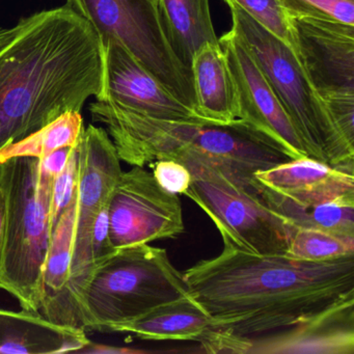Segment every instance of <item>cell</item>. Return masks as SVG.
I'll return each mask as SVG.
<instances>
[{
  "label": "cell",
  "mask_w": 354,
  "mask_h": 354,
  "mask_svg": "<svg viewBox=\"0 0 354 354\" xmlns=\"http://www.w3.org/2000/svg\"><path fill=\"white\" fill-rule=\"evenodd\" d=\"M75 212L76 201L64 211L53 229L43 266L40 313L57 324L82 329L69 300Z\"/></svg>",
  "instance_id": "17"
},
{
  "label": "cell",
  "mask_w": 354,
  "mask_h": 354,
  "mask_svg": "<svg viewBox=\"0 0 354 354\" xmlns=\"http://www.w3.org/2000/svg\"><path fill=\"white\" fill-rule=\"evenodd\" d=\"M94 121L104 124L120 159L145 167L176 153H194L250 179L291 160L270 138L241 120L219 124L204 119L162 121L96 101L90 107Z\"/></svg>",
  "instance_id": "3"
},
{
  "label": "cell",
  "mask_w": 354,
  "mask_h": 354,
  "mask_svg": "<svg viewBox=\"0 0 354 354\" xmlns=\"http://www.w3.org/2000/svg\"><path fill=\"white\" fill-rule=\"evenodd\" d=\"M6 225H7V203H6L5 194L0 187V262L3 258V246H5Z\"/></svg>",
  "instance_id": "31"
},
{
  "label": "cell",
  "mask_w": 354,
  "mask_h": 354,
  "mask_svg": "<svg viewBox=\"0 0 354 354\" xmlns=\"http://www.w3.org/2000/svg\"><path fill=\"white\" fill-rule=\"evenodd\" d=\"M218 42L235 84L238 120L270 138L291 158L310 157L291 119L237 32L232 28Z\"/></svg>",
  "instance_id": "12"
},
{
  "label": "cell",
  "mask_w": 354,
  "mask_h": 354,
  "mask_svg": "<svg viewBox=\"0 0 354 354\" xmlns=\"http://www.w3.org/2000/svg\"><path fill=\"white\" fill-rule=\"evenodd\" d=\"M101 50L102 84L96 101L162 121L201 119L119 42L106 41L101 45Z\"/></svg>",
  "instance_id": "13"
},
{
  "label": "cell",
  "mask_w": 354,
  "mask_h": 354,
  "mask_svg": "<svg viewBox=\"0 0 354 354\" xmlns=\"http://www.w3.org/2000/svg\"><path fill=\"white\" fill-rule=\"evenodd\" d=\"M15 34V28H0V48L5 46Z\"/></svg>",
  "instance_id": "32"
},
{
  "label": "cell",
  "mask_w": 354,
  "mask_h": 354,
  "mask_svg": "<svg viewBox=\"0 0 354 354\" xmlns=\"http://www.w3.org/2000/svg\"><path fill=\"white\" fill-rule=\"evenodd\" d=\"M77 146L80 176L69 300L82 326L80 301L95 271L92 260L93 229L101 209L109 204L111 192L123 171L115 145L103 128L94 125L84 128Z\"/></svg>",
  "instance_id": "9"
},
{
  "label": "cell",
  "mask_w": 354,
  "mask_h": 354,
  "mask_svg": "<svg viewBox=\"0 0 354 354\" xmlns=\"http://www.w3.org/2000/svg\"><path fill=\"white\" fill-rule=\"evenodd\" d=\"M210 329L254 337L289 328L354 297V254L310 262L230 246L183 273Z\"/></svg>",
  "instance_id": "1"
},
{
  "label": "cell",
  "mask_w": 354,
  "mask_h": 354,
  "mask_svg": "<svg viewBox=\"0 0 354 354\" xmlns=\"http://www.w3.org/2000/svg\"><path fill=\"white\" fill-rule=\"evenodd\" d=\"M252 19L295 50L293 32L281 0H232Z\"/></svg>",
  "instance_id": "25"
},
{
  "label": "cell",
  "mask_w": 354,
  "mask_h": 354,
  "mask_svg": "<svg viewBox=\"0 0 354 354\" xmlns=\"http://www.w3.org/2000/svg\"><path fill=\"white\" fill-rule=\"evenodd\" d=\"M66 6L90 24L101 45L109 40L119 42L196 113L192 70L180 62L169 44L158 0H68Z\"/></svg>",
  "instance_id": "8"
},
{
  "label": "cell",
  "mask_w": 354,
  "mask_h": 354,
  "mask_svg": "<svg viewBox=\"0 0 354 354\" xmlns=\"http://www.w3.org/2000/svg\"><path fill=\"white\" fill-rule=\"evenodd\" d=\"M78 176L80 156L78 146L76 145L70 154L65 169L53 179L51 185L50 221L53 229H55L64 211L69 208L77 198Z\"/></svg>",
  "instance_id": "26"
},
{
  "label": "cell",
  "mask_w": 354,
  "mask_h": 354,
  "mask_svg": "<svg viewBox=\"0 0 354 354\" xmlns=\"http://www.w3.org/2000/svg\"><path fill=\"white\" fill-rule=\"evenodd\" d=\"M354 254V236L322 230L297 227L292 233L285 256L294 260L321 262Z\"/></svg>",
  "instance_id": "23"
},
{
  "label": "cell",
  "mask_w": 354,
  "mask_h": 354,
  "mask_svg": "<svg viewBox=\"0 0 354 354\" xmlns=\"http://www.w3.org/2000/svg\"><path fill=\"white\" fill-rule=\"evenodd\" d=\"M198 342L208 353L353 354L354 297L274 333L237 337L208 329Z\"/></svg>",
  "instance_id": "11"
},
{
  "label": "cell",
  "mask_w": 354,
  "mask_h": 354,
  "mask_svg": "<svg viewBox=\"0 0 354 354\" xmlns=\"http://www.w3.org/2000/svg\"><path fill=\"white\" fill-rule=\"evenodd\" d=\"M323 102L337 131L354 148V95L330 97Z\"/></svg>",
  "instance_id": "28"
},
{
  "label": "cell",
  "mask_w": 354,
  "mask_h": 354,
  "mask_svg": "<svg viewBox=\"0 0 354 354\" xmlns=\"http://www.w3.org/2000/svg\"><path fill=\"white\" fill-rule=\"evenodd\" d=\"M189 290L165 248H120L95 269L80 301L84 330L115 333L157 306L189 299Z\"/></svg>",
  "instance_id": "5"
},
{
  "label": "cell",
  "mask_w": 354,
  "mask_h": 354,
  "mask_svg": "<svg viewBox=\"0 0 354 354\" xmlns=\"http://www.w3.org/2000/svg\"><path fill=\"white\" fill-rule=\"evenodd\" d=\"M297 55L322 100L354 95V26L315 18H290Z\"/></svg>",
  "instance_id": "14"
},
{
  "label": "cell",
  "mask_w": 354,
  "mask_h": 354,
  "mask_svg": "<svg viewBox=\"0 0 354 354\" xmlns=\"http://www.w3.org/2000/svg\"><path fill=\"white\" fill-rule=\"evenodd\" d=\"M109 235L115 250L174 238L184 232L181 201L163 189L144 167L123 171L109 202Z\"/></svg>",
  "instance_id": "10"
},
{
  "label": "cell",
  "mask_w": 354,
  "mask_h": 354,
  "mask_svg": "<svg viewBox=\"0 0 354 354\" xmlns=\"http://www.w3.org/2000/svg\"><path fill=\"white\" fill-rule=\"evenodd\" d=\"M289 18H315L354 26V0H281Z\"/></svg>",
  "instance_id": "24"
},
{
  "label": "cell",
  "mask_w": 354,
  "mask_h": 354,
  "mask_svg": "<svg viewBox=\"0 0 354 354\" xmlns=\"http://www.w3.org/2000/svg\"><path fill=\"white\" fill-rule=\"evenodd\" d=\"M84 128V120L80 111L63 113L24 140L1 149L0 163L15 157L42 159L57 149L76 146Z\"/></svg>",
  "instance_id": "22"
},
{
  "label": "cell",
  "mask_w": 354,
  "mask_h": 354,
  "mask_svg": "<svg viewBox=\"0 0 354 354\" xmlns=\"http://www.w3.org/2000/svg\"><path fill=\"white\" fill-rule=\"evenodd\" d=\"M254 179L287 200L314 206L354 196V176L312 157L291 159L266 171H257Z\"/></svg>",
  "instance_id": "15"
},
{
  "label": "cell",
  "mask_w": 354,
  "mask_h": 354,
  "mask_svg": "<svg viewBox=\"0 0 354 354\" xmlns=\"http://www.w3.org/2000/svg\"><path fill=\"white\" fill-rule=\"evenodd\" d=\"M53 179L35 157H15L0 163V187L7 203L0 289L14 296L24 310L40 312L42 304L43 266L53 231Z\"/></svg>",
  "instance_id": "4"
},
{
  "label": "cell",
  "mask_w": 354,
  "mask_h": 354,
  "mask_svg": "<svg viewBox=\"0 0 354 354\" xmlns=\"http://www.w3.org/2000/svg\"><path fill=\"white\" fill-rule=\"evenodd\" d=\"M158 3L169 44L186 68L190 69L194 55L203 45L219 44L209 0H158Z\"/></svg>",
  "instance_id": "20"
},
{
  "label": "cell",
  "mask_w": 354,
  "mask_h": 354,
  "mask_svg": "<svg viewBox=\"0 0 354 354\" xmlns=\"http://www.w3.org/2000/svg\"><path fill=\"white\" fill-rule=\"evenodd\" d=\"M151 167L157 183L171 194H184L192 184L189 169L175 159H159L154 161Z\"/></svg>",
  "instance_id": "27"
},
{
  "label": "cell",
  "mask_w": 354,
  "mask_h": 354,
  "mask_svg": "<svg viewBox=\"0 0 354 354\" xmlns=\"http://www.w3.org/2000/svg\"><path fill=\"white\" fill-rule=\"evenodd\" d=\"M210 327L207 313L189 298L157 306L115 333H134L148 341H198Z\"/></svg>",
  "instance_id": "19"
},
{
  "label": "cell",
  "mask_w": 354,
  "mask_h": 354,
  "mask_svg": "<svg viewBox=\"0 0 354 354\" xmlns=\"http://www.w3.org/2000/svg\"><path fill=\"white\" fill-rule=\"evenodd\" d=\"M250 185L269 209L295 229L322 230L341 235L354 236V196L314 206H301L263 185L254 179V176L250 180Z\"/></svg>",
  "instance_id": "21"
},
{
  "label": "cell",
  "mask_w": 354,
  "mask_h": 354,
  "mask_svg": "<svg viewBox=\"0 0 354 354\" xmlns=\"http://www.w3.org/2000/svg\"><path fill=\"white\" fill-rule=\"evenodd\" d=\"M102 84L94 30L68 6L20 20L0 48V150L69 111H80Z\"/></svg>",
  "instance_id": "2"
},
{
  "label": "cell",
  "mask_w": 354,
  "mask_h": 354,
  "mask_svg": "<svg viewBox=\"0 0 354 354\" xmlns=\"http://www.w3.org/2000/svg\"><path fill=\"white\" fill-rule=\"evenodd\" d=\"M223 1L231 10L232 28L248 47L291 119L308 156L353 174L354 148L333 125L295 53L232 0Z\"/></svg>",
  "instance_id": "6"
},
{
  "label": "cell",
  "mask_w": 354,
  "mask_h": 354,
  "mask_svg": "<svg viewBox=\"0 0 354 354\" xmlns=\"http://www.w3.org/2000/svg\"><path fill=\"white\" fill-rule=\"evenodd\" d=\"M74 147H64V148L57 149L47 156L43 157L42 159H40L41 169L50 177H57L67 165L68 159H69Z\"/></svg>",
  "instance_id": "29"
},
{
  "label": "cell",
  "mask_w": 354,
  "mask_h": 354,
  "mask_svg": "<svg viewBox=\"0 0 354 354\" xmlns=\"http://www.w3.org/2000/svg\"><path fill=\"white\" fill-rule=\"evenodd\" d=\"M190 69L196 115L219 124H230L238 120L235 84L221 45H203L194 55Z\"/></svg>",
  "instance_id": "18"
},
{
  "label": "cell",
  "mask_w": 354,
  "mask_h": 354,
  "mask_svg": "<svg viewBox=\"0 0 354 354\" xmlns=\"http://www.w3.org/2000/svg\"><path fill=\"white\" fill-rule=\"evenodd\" d=\"M169 159L183 163L192 181L184 196L194 201L216 225L225 246L254 254H285L295 227L269 209L250 180L194 153Z\"/></svg>",
  "instance_id": "7"
},
{
  "label": "cell",
  "mask_w": 354,
  "mask_h": 354,
  "mask_svg": "<svg viewBox=\"0 0 354 354\" xmlns=\"http://www.w3.org/2000/svg\"><path fill=\"white\" fill-rule=\"evenodd\" d=\"M149 350L136 349V348L119 347V346L103 345L90 342L88 345L84 346L78 353L91 354H140L150 353Z\"/></svg>",
  "instance_id": "30"
},
{
  "label": "cell",
  "mask_w": 354,
  "mask_h": 354,
  "mask_svg": "<svg viewBox=\"0 0 354 354\" xmlns=\"http://www.w3.org/2000/svg\"><path fill=\"white\" fill-rule=\"evenodd\" d=\"M90 342L84 329L57 324L39 310L0 308V353H78Z\"/></svg>",
  "instance_id": "16"
}]
</instances>
